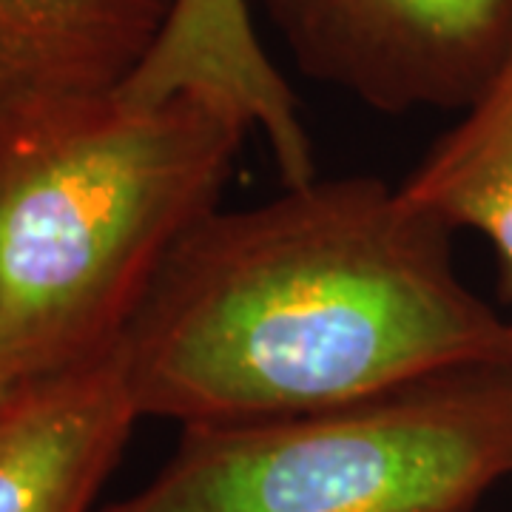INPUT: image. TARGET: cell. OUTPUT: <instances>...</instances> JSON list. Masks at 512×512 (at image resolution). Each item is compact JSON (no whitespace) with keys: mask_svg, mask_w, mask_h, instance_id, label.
<instances>
[{"mask_svg":"<svg viewBox=\"0 0 512 512\" xmlns=\"http://www.w3.org/2000/svg\"><path fill=\"white\" fill-rule=\"evenodd\" d=\"M6 390H9V387H3V384H0V396H3V393H6Z\"/></svg>","mask_w":512,"mask_h":512,"instance_id":"obj_9","label":"cell"},{"mask_svg":"<svg viewBox=\"0 0 512 512\" xmlns=\"http://www.w3.org/2000/svg\"><path fill=\"white\" fill-rule=\"evenodd\" d=\"M114 362L137 416L225 424L512 362L453 231L379 177H311L214 208L165 256Z\"/></svg>","mask_w":512,"mask_h":512,"instance_id":"obj_1","label":"cell"},{"mask_svg":"<svg viewBox=\"0 0 512 512\" xmlns=\"http://www.w3.org/2000/svg\"><path fill=\"white\" fill-rule=\"evenodd\" d=\"M399 191L447 231L484 234L498 259V293L512 302V55Z\"/></svg>","mask_w":512,"mask_h":512,"instance_id":"obj_8","label":"cell"},{"mask_svg":"<svg viewBox=\"0 0 512 512\" xmlns=\"http://www.w3.org/2000/svg\"><path fill=\"white\" fill-rule=\"evenodd\" d=\"M510 345H512V322H510Z\"/></svg>","mask_w":512,"mask_h":512,"instance_id":"obj_10","label":"cell"},{"mask_svg":"<svg viewBox=\"0 0 512 512\" xmlns=\"http://www.w3.org/2000/svg\"><path fill=\"white\" fill-rule=\"evenodd\" d=\"M512 478V362L356 402L185 424L137 493L97 512H476Z\"/></svg>","mask_w":512,"mask_h":512,"instance_id":"obj_3","label":"cell"},{"mask_svg":"<svg viewBox=\"0 0 512 512\" xmlns=\"http://www.w3.org/2000/svg\"><path fill=\"white\" fill-rule=\"evenodd\" d=\"M254 128L183 89L0 109V384L109 359L171 248L220 208Z\"/></svg>","mask_w":512,"mask_h":512,"instance_id":"obj_2","label":"cell"},{"mask_svg":"<svg viewBox=\"0 0 512 512\" xmlns=\"http://www.w3.org/2000/svg\"><path fill=\"white\" fill-rule=\"evenodd\" d=\"M296 69L379 114L461 111L512 55V0H245Z\"/></svg>","mask_w":512,"mask_h":512,"instance_id":"obj_4","label":"cell"},{"mask_svg":"<svg viewBox=\"0 0 512 512\" xmlns=\"http://www.w3.org/2000/svg\"><path fill=\"white\" fill-rule=\"evenodd\" d=\"M114 356L0 396V512H94L137 424Z\"/></svg>","mask_w":512,"mask_h":512,"instance_id":"obj_5","label":"cell"},{"mask_svg":"<svg viewBox=\"0 0 512 512\" xmlns=\"http://www.w3.org/2000/svg\"><path fill=\"white\" fill-rule=\"evenodd\" d=\"M180 0H0V109L123 89Z\"/></svg>","mask_w":512,"mask_h":512,"instance_id":"obj_6","label":"cell"},{"mask_svg":"<svg viewBox=\"0 0 512 512\" xmlns=\"http://www.w3.org/2000/svg\"><path fill=\"white\" fill-rule=\"evenodd\" d=\"M183 89H214L242 103L268 137L285 185L316 174L296 97L262 49L245 0H180L157 49L117 94L154 103Z\"/></svg>","mask_w":512,"mask_h":512,"instance_id":"obj_7","label":"cell"}]
</instances>
